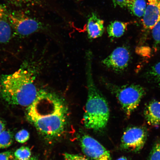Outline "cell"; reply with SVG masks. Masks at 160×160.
Returning a JSON list of instances; mask_svg holds the SVG:
<instances>
[{
    "label": "cell",
    "mask_w": 160,
    "mask_h": 160,
    "mask_svg": "<svg viewBox=\"0 0 160 160\" xmlns=\"http://www.w3.org/2000/svg\"><path fill=\"white\" fill-rule=\"evenodd\" d=\"M67 108L58 96L41 90L27 109V118L38 131L48 139L62 134L67 121Z\"/></svg>",
    "instance_id": "obj_1"
},
{
    "label": "cell",
    "mask_w": 160,
    "mask_h": 160,
    "mask_svg": "<svg viewBox=\"0 0 160 160\" xmlns=\"http://www.w3.org/2000/svg\"><path fill=\"white\" fill-rule=\"evenodd\" d=\"M34 69L27 64L0 78V95L9 104L28 107L38 97Z\"/></svg>",
    "instance_id": "obj_2"
},
{
    "label": "cell",
    "mask_w": 160,
    "mask_h": 160,
    "mask_svg": "<svg viewBox=\"0 0 160 160\" xmlns=\"http://www.w3.org/2000/svg\"><path fill=\"white\" fill-rule=\"evenodd\" d=\"M87 70L88 97L83 118L87 129L101 131L108 122L110 112L108 104L95 84L92 74L90 56H88Z\"/></svg>",
    "instance_id": "obj_3"
},
{
    "label": "cell",
    "mask_w": 160,
    "mask_h": 160,
    "mask_svg": "<svg viewBox=\"0 0 160 160\" xmlns=\"http://www.w3.org/2000/svg\"><path fill=\"white\" fill-rule=\"evenodd\" d=\"M145 91L139 85H124L115 91V94L122 109L128 117L131 115L139 106Z\"/></svg>",
    "instance_id": "obj_4"
},
{
    "label": "cell",
    "mask_w": 160,
    "mask_h": 160,
    "mask_svg": "<svg viewBox=\"0 0 160 160\" xmlns=\"http://www.w3.org/2000/svg\"><path fill=\"white\" fill-rule=\"evenodd\" d=\"M147 137V131L143 127L128 128L122 137L121 147L126 151L136 152L143 148Z\"/></svg>",
    "instance_id": "obj_5"
},
{
    "label": "cell",
    "mask_w": 160,
    "mask_h": 160,
    "mask_svg": "<svg viewBox=\"0 0 160 160\" xmlns=\"http://www.w3.org/2000/svg\"><path fill=\"white\" fill-rule=\"evenodd\" d=\"M12 29L21 36L31 35L38 31L41 25L37 20L20 13H8Z\"/></svg>",
    "instance_id": "obj_6"
},
{
    "label": "cell",
    "mask_w": 160,
    "mask_h": 160,
    "mask_svg": "<svg viewBox=\"0 0 160 160\" xmlns=\"http://www.w3.org/2000/svg\"><path fill=\"white\" fill-rule=\"evenodd\" d=\"M82 151L93 160H111V154L98 141L88 135H84L80 139Z\"/></svg>",
    "instance_id": "obj_7"
},
{
    "label": "cell",
    "mask_w": 160,
    "mask_h": 160,
    "mask_svg": "<svg viewBox=\"0 0 160 160\" xmlns=\"http://www.w3.org/2000/svg\"><path fill=\"white\" fill-rule=\"evenodd\" d=\"M130 59L131 54L129 50L125 47H119L104 59L102 63L113 71H122L128 67Z\"/></svg>",
    "instance_id": "obj_8"
},
{
    "label": "cell",
    "mask_w": 160,
    "mask_h": 160,
    "mask_svg": "<svg viewBox=\"0 0 160 160\" xmlns=\"http://www.w3.org/2000/svg\"><path fill=\"white\" fill-rule=\"evenodd\" d=\"M142 22L146 30H152L160 17V0H148Z\"/></svg>",
    "instance_id": "obj_9"
},
{
    "label": "cell",
    "mask_w": 160,
    "mask_h": 160,
    "mask_svg": "<svg viewBox=\"0 0 160 160\" xmlns=\"http://www.w3.org/2000/svg\"><path fill=\"white\" fill-rule=\"evenodd\" d=\"M8 13L0 5V43H6L12 38V28L8 18Z\"/></svg>",
    "instance_id": "obj_10"
},
{
    "label": "cell",
    "mask_w": 160,
    "mask_h": 160,
    "mask_svg": "<svg viewBox=\"0 0 160 160\" xmlns=\"http://www.w3.org/2000/svg\"><path fill=\"white\" fill-rule=\"evenodd\" d=\"M87 30L90 39H96L101 37L104 31L103 20L95 14H92L88 20Z\"/></svg>",
    "instance_id": "obj_11"
},
{
    "label": "cell",
    "mask_w": 160,
    "mask_h": 160,
    "mask_svg": "<svg viewBox=\"0 0 160 160\" xmlns=\"http://www.w3.org/2000/svg\"><path fill=\"white\" fill-rule=\"evenodd\" d=\"M144 114L149 125L155 126L160 124V102L153 100L146 105Z\"/></svg>",
    "instance_id": "obj_12"
},
{
    "label": "cell",
    "mask_w": 160,
    "mask_h": 160,
    "mask_svg": "<svg viewBox=\"0 0 160 160\" xmlns=\"http://www.w3.org/2000/svg\"><path fill=\"white\" fill-rule=\"evenodd\" d=\"M128 23L119 21L112 22L107 27V32L110 37L118 38L122 36L126 29Z\"/></svg>",
    "instance_id": "obj_13"
},
{
    "label": "cell",
    "mask_w": 160,
    "mask_h": 160,
    "mask_svg": "<svg viewBox=\"0 0 160 160\" xmlns=\"http://www.w3.org/2000/svg\"><path fill=\"white\" fill-rule=\"evenodd\" d=\"M147 5L145 0H131L127 8L134 15L142 17L144 15Z\"/></svg>",
    "instance_id": "obj_14"
},
{
    "label": "cell",
    "mask_w": 160,
    "mask_h": 160,
    "mask_svg": "<svg viewBox=\"0 0 160 160\" xmlns=\"http://www.w3.org/2000/svg\"><path fill=\"white\" fill-rule=\"evenodd\" d=\"M13 142V134L9 130L5 129L0 134V149L9 147Z\"/></svg>",
    "instance_id": "obj_15"
},
{
    "label": "cell",
    "mask_w": 160,
    "mask_h": 160,
    "mask_svg": "<svg viewBox=\"0 0 160 160\" xmlns=\"http://www.w3.org/2000/svg\"><path fill=\"white\" fill-rule=\"evenodd\" d=\"M149 75L156 84L160 87V61L151 67Z\"/></svg>",
    "instance_id": "obj_16"
},
{
    "label": "cell",
    "mask_w": 160,
    "mask_h": 160,
    "mask_svg": "<svg viewBox=\"0 0 160 160\" xmlns=\"http://www.w3.org/2000/svg\"><path fill=\"white\" fill-rule=\"evenodd\" d=\"M14 156L19 160H25L31 158V152L29 148L27 147L20 148L15 152Z\"/></svg>",
    "instance_id": "obj_17"
},
{
    "label": "cell",
    "mask_w": 160,
    "mask_h": 160,
    "mask_svg": "<svg viewBox=\"0 0 160 160\" xmlns=\"http://www.w3.org/2000/svg\"><path fill=\"white\" fill-rule=\"evenodd\" d=\"M29 132L25 129L21 130L18 132L15 136L16 141L21 143L27 142L29 140Z\"/></svg>",
    "instance_id": "obj_18"
},
{
    "label": "cell",
    "mask_w": 160,
    "mask_h": 160,
    "mask_svg": "<svg viewBox=\"0 0 160 160\" xmlns=\"http://www.w3.org/2000/svg\"><path fill=\"white\" fill-rule=\"evenodd\" d=\"M152 30V35L156 45H160V17Z\"/></svg>",
    "instance_id": "obj_19"
},
{
    "label": "cell",
    "mask_w": 160,
    "mask_h": 160,
    "mask_svg": "<svg viewBox=\"0 0 160 160\" xmlns=\"http://www.w3.org/2000/svg\"><path fill=\"white\" fill-rule=\"evenodd\" d=\"M149 160H160V141L155 144L152 149Z\"/></svg>",
    "instance_id": "obj_20"
},
{
    "label": "cell",
    "mask_w": 160,
    "mask_h": 160,
    "mask_svg": "<svg viewBox=\"0 0 160 160\" xmlns=\"http://www.w3.org/2000/svg\"><path fill=\"white\" fill-rule=\"evenodd\" d=\"M64 160H89L82 156L66 153L63 154Z\"/></svg>",
    "instance_id": "obj_21"
},
{
    "label": "cell",
    "mask_w": 160,
    "mask_h": 160,
    "mask_svg": "<svg viewBox=\"0 0 160 160\" xmlns=\"http://www.w3.org/2000/svg\"><path fill=\"white\" fill-rule=\"evenodd\" d=\"M0 160H15L12 152L8 151L0 153Z\"/></svg>",
    "instance_id": "obj_22"
},
{
    "label": "cell",
    "mask_w": 160,
    "mask_h": 160,
    "mask_svg": "<svg viewBox=\"0 0 160 160\" xmlns=\"http://www.w3.org/2000/svg\"><path fill=\"white\" fill-rule=\"evenodd\" d=\"M115 7L121 8L127 7L131 0H112Z\"/></svg>",
    "instance_id": "obj_23"
},
{
    "label": "cell",
    "mask_w": 160,
    "mask_h": 160,
    "mask_svg": "<svg viewBox=\"0 0 160 160\" xmlns=\"http://www.w3.org/2000/svg\"><path fill=\"white\" fill-rule=\"evenodd\" d=\"M5 123L2 120H0V134L5 129Z\"/></svg>",
    "instance_id": "obj_24"
},
{
    "label": "cell",
    "mask_w": 160,
    "mask_h": 160,
    "mask_svg": "<svg viewBox=\"0 0 160 160\" xmlns=\"http://www.w3.org/2000/svg\"><path fill=\"white\" fill-rule=\"evenodd\" d=\"M11 1L18 3L27 2L32 1V0H11Z\"/></svg>",
    "instance_id": "obj_25"
},
{
    "label": "cell",
    "mask_w": 160,
    "mask_h": 160,
    "mask_svg": "<svg viewBox=\"0 0 160 160\" xmlns=\"http://www.w3.org/2000/svg\"><path fill=\"white\" fill-rule=\"evenodd\" d=\"M25 160H38V159L36 157H32L28 159H26Z\"/></svg>",
    "instance_id": "obj_26"
},
{
    "label": "cell",
    "mask_w": 160,
    "mask_h": 160,
    "mask_svg": "<svg viewBox=\"0 0 160 160\" xmlns=\"http://www.w3.org/2000/svg\"><path fill=\"white\" fill-rule=\"evenodd\" d=\"M117 160H128L127 158L125 157H121L119 158Z\"/></svg>",
    "instance_id": "obj_27"
}]
</instances>
